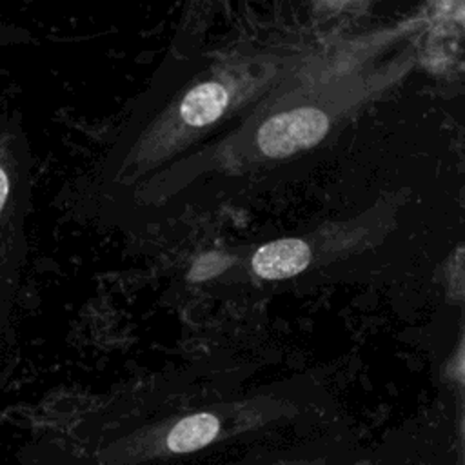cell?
Instances as JSON below:
<instances>
[{
	"instance_id": "obj_1",
	"label": "cell",
	"mask_w": 465,
	"mask_h": 465,
	"mask_svg": "<svg viewBox=\"0 0 465 465\" xmlns=\"http://www.w3.org/2000/svg\"><path fill=\"white\" fill-rule=\"evenodd\" d=\"M329 129V118L316 107H298L269 118L258 131L263 154L282 158L316 145Z\"/></svg>"
},
{
	"instance_id": "obj_2",
	"label": "cell",
	"mask_w": 465,
	"mask_h": 465,
	"mask_svg": "<svg viewBox=\"0 0 465 465\" xmlns=\"http://www.w3.org/2000/svg\"><path fill=\"white\" fill-rule=\"evenodd\" d=\"M311 262V249L303 240L282 238L262 245L252 256V271L265 280H283L302 272Z\"/></svg>"
},
{
	"instance_id": "obj_3",
	"label": "cell",
	"mask_w": 465,
	"mask_h": 465,
	"mask_svg": "<svg viewBox=\"0 0 465 465\" xmlns=\"http://www.w3.org/2000/svg\"><path fill=\"white\" fill-rule=\"evenodd\" d=\"M222 423L211 412H196L176 421L163 438L162 454H183L202 449L214 441Z\"/></svg>"
},
{
	"instance_id": "obj_4",
	"label": "cell",
	"mask_w": 465,
	"mask_h": 465,
	"mask_svg": "<svg viewBox=\"0 0 465 465\" xmlns=\"http://www.w3.org/2000/svg\"><path fill=\"white\" fill-rule=\"evenodd\" d=\"M229 102V94L223 85L216 82H205L191 89L180 104V116L193 127H203L222 116Z\"/></svg>"
},
{
	"instance_id": "obj_5",
	"label": "cell",
	"mask_w": 465,
	"mask_h": 465,
	"mask_svg": "<svg viewBox=\"0 0 465 465\" xmlns=\"http://www.w3.org/2000/svg\"><path fill=\"white\" fill-rule=\"evenodd\" d=\"M231 265V260L220 252H209L205 256H202L191 269L189 272V280L191 282H202V280H209L213 276H216L218 272L225 271Z\"/></svg>"
},
{
	"instance_id": "obj_6",
	"label": "cell",
	"mask_w": 465,
	"mask_h": 465,
	"mask_svg": "<svg viewBox=\"0 0 465 465\" xmlns=\"http://www.w3.org/2000/svg\"><path fill=\"white\" fill-rule=\"evenodd\" d=\"M9 194H11V182H9L7 171L0 165V211L7 205Z\"/></svg>"
}]
</instances>
